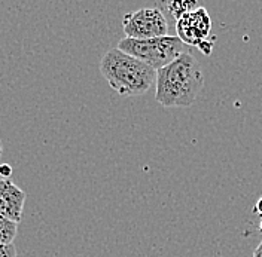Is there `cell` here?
<instances>
[{"label": "cell", "instance_id": "cell-14", "mask_svg": "<svg viewBox=\"0 0 262 257\" xmlns=\"http://www.w3.org/2000/svg\"><path fill=\"white\" fill-rule=\"evenodd\" d=\"M259 232L262 233V219H261V223H259Z\"/></svg>", "mask_w": 262, "mask_h": 257}, {"label": "cell", "instance_id": "cell-7", "mask_svg": "<svg viewBox=\"0 0 262 257\" xmlns=\"http://www.w3.org/2000/svg\"><path fill=\"white\" fill-rule=\"evenodd\" d=\"M201 5L198 2H189V0H174V2H165V3H158V8H165L168 14L173 16L176 21L180 16H183L186 12H191Z\"/></svg>", "mask_w": 262, "mask_h": 257}, {"label": "cell", "instance_id": "cell-10", "mask_svg": "<svg viewBox=\"0 0 262 257\" xmlns=\"http://www.w3.org/2000/svg\"><path fill=\"white\" fill-rule=\"evenodd\" d=\"M11 174H12V168H11V165H8V163L0 165V177H2V178H9Z\"/></svg>", "mask_w": 262, "mask_h": 257}, {"label": "cell", "instance_id": "cell-2", "mask_svg": "<svg viewBox=\"0 0 262 257\" xmlns=\"http://www.w3.org/2000/svg\"><path fill=\"white\" fill-rule=\"evenodd\" d=\"M101 76L119 96H143L154 85L157 72L118 48L107 51L100 61Z\"/></svg>", "mask_w": 262, "mask_h": 257}, {"label": "cell", "instance_id": "cell-3", "mask_svg": "<svg viewBox=\"0 0 262 257\" xmlns=\"http://www.w3.org/2000/svg\"><path fill=\"white\" fill-rule=\"evenodd\" d=\"M183 43L178 36H163L155 39L136 40L124 37L119 40L118 49L143 61L155 72L173 63L183 54Z\"/></svg>", "mask_w": 262, "mask_h": 257}, {"label": "cell", "instance_id": "cell-11", "mask_svg": "<svg viewBox=\"0 0 262 257\" xmlns=\"http://www.w3.org/2000/svg\"><path fill=\"white\" fill-rule=\"evenodd\" d=\"M253 213L258 214V216H261L262 219V196L256 201V204H255V207H253Z\"/></svg>", "mask_w": 262, "mask_h": 257}, {"label": "cell", "instance_id": "cell-13", "mask_svg": "<svg viewBox=\"0 0 262 257\" xmlns=\"http://www.w3.org/2000/svg\"><path fill=\"white\" fill-rule=\"evenodd\" d=\"M2 153H3V145H2V140H0V158H2Z\"/></svg>", "mask_w": 262, "mask_h": 257}, {"label": "cell", "instance_id": "cell-9", "mask_svg": "<svg viewBox=\"0 0 262 257\" xmlns=\"http://www.w3.org/2000/svg\"><path fill=\"white\" fill-rule=\"evenodd\" d=\"M0 257H16V248L14 244L0 245Z\"/></svg>", "mask_w": 262, "mask_h": 257}, {"label": "cell", "instance_id": "cell-4", "mask_svg": "<svg viewBox=\"0 0 262 257\" xmlns=\"http://www.w3.org/2000/svg\"><path fill=\"white\" fill-rule=\"evenodd\" d=\"M122 30L128 39H155L168 36V21L158 8H140L124 15Z\"/></svg>", "mask_w": 262, "mask_h": 257}, {"label": "cell", "instance_id": "cell-6", "mask_svg": "<svg viewBox=\"0 0 262 257\" xmlns=\"http://www.w3.org/2000/svg\"><path fill=\"white\" fill-rule=\"evenodd\" d=\"M24 202V191L19 189L11 178L0 177V216L19 225L23 219Z\"/></svg>", "mask_w": 262, "mask_h": 257}, {"label": "cell", "instance_id": "cell-8", "mask_svg": "<svg viewBox=\"0 0 262 257\" xmlns=\"http://www.w3.org/2000/svg\"><path fill=\"white\" fill-rule=\"evenodd\" d=\"M18 232V223L0 216V245H9L14 242Z\"/></svg>", "mask_w": 262, "mask_h": 257}, {"label": "cell", "instance_id": "cell-12", "mask_svg": "<svg viewBox=\"0 0 262 257\" xmlns=\"http://www.w3.org/2000/svg\"><path fill=\"white\" fill-rule=\"evenodd\" d=\"M253 257H262V241L259 242V245L255 248V251H253Z\"/></svg>", "mask_w": 262, "mask_h": 257}, {"label": "cell", "instance_id": "cell-5", "mask_svg": "<svg viewBox=\"0 0 262 257\" xmlns=\"http://www.w3.org/2000/svg\"><path fill=\"white\" fill-rule=\"evenodd\" d=\"M176 33L183 45L200 48L204 42L212 40V18L206 8L200 6L186 12L176 21Z\"/></svg>", "mask_w": 262, "mask_h": 257}, {"label": "cell", "instance_id": "cell-1", "mask_svg": "<svg viewBox=\"0 0 262 257\" xmlns=\"http://www.w3.org/2000/svg\"><path fill=\"white\" fill-rule=\"evenodd\" d=\"M155 85V100L161 106L189 107L204 86V73L195 58L183 52L173 63L157 70Z\"/></svg>", "mask_w": 262, "mask_h": 257}]
</instances>
